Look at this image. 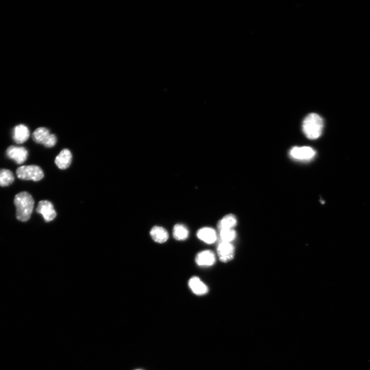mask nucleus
<instances>
[{
    "instance_id": "f3484780",
    "label": "nucleus",
    "mask_w": 370,
    "mask_h": 370,
    "mask_svg": "<svg viewBox=\"0 0 370 370\" xmlns=\"http://www.w3.org/2000/svg\"><path fill=\"white\" fill-rule=\"evenodd\" d=\"M15 180L13 172L6 169L0 170V186L7 187L12 184Z\"/></svg>"
},
{
    "instance_id": "dca6fc26",
    "label": "nucleus",
    "mask_w": 370,
    "mask_h": 370,
    "mask_svg": "<svg viewBox=\"0 0 370 370\" xmlns=\"http://www.w3.org/2000/svg\"><path fill=\"white\" fill-rule=\"evenodd\" d=\"M189 230L183 224H177L174 227L173 235L174 238L177 241H184L189 237Z\"/></svg>"
},
{
    "instance_id": "f03ea898",
    "label": "nucleus",
    "mask_w": 370,
    "mask_h": 370,
    "mask_svg": "<svg viewBox=\"0 0 370 370\" xmlns=\"http://www.w3.org/2000/svg\"><path fill=\"white\" fill-rule=\"evenodd\" d=\"M324 127L322 118L316 114L307 115L302 123V129L310 140H316L321 135Z\"/></svg>"
},
{
    "instance_id": "9d476101",
    "label": "nucleus",
    "mask_w": 370,
    "mask_h": 370,
    "mask_svg": "<svg viewBox=\"0 0 370 370\" xmlns=\"http://www.w3.org/2000/svg\"><path fill=\"white\" fill-rule=\"evenodd\" d=\"M188 285L193 292L198 296L204 295L209 291L208 286L196 276L190 279Z\"/></svg>"
},
{
    "instance_id": "9b49d317",
    "label": "nucleus",
    "mask_w": 370,
    "mask_h": 370,
    "mask_svg": "<svg viewBox=\"0 0 370 370\" xmlns=\"http://www.w3.org/2000/svg\"><path fill=\"white\" fill-rule=\"evenodd\" d=\"M72 161V155L71 151L67 149L62 150L56 157L55 163L59 169L66 170L69 168Z\"/></svg>"
},
{
    "instance_id": "2eb2a0df",
    "label": "nucleus",
    "mask_w": 370,
    "mask_h": 370,
    "mask_svg": "<svg viewBox=\"0 0 370 370\" xmlns=\"http://www.w3.org/2000/svg\"><path fill=\"white\" fill-rule=\"evenodd\" d=\"M237 219L232 214H228L224 217L218 224V228L220 230L223 229H233L237 225Z\"/></svg>"
},
{
    "instance_id": "7ed1b4c3",
    "label": "nucleus",
    "mask_w": 370,
    "mask_h": 370,
    "mask_svg": "<svg viewBox=\"0 0 370 370\" xmlns=\"http://www.w3.org/2000/svg\"><path fill=\"white\" fill-rule=\"evenodd\" d=\"M16 174L19 179L22 180H31L37 182L41 180L44 177V173L41 168L37 165L21 166L18 168Z\"/></svg>"
},
{
    "instance_id": "6ab92c4d",
    "label": "nucleus",
    "mask_w": 370,
    "mask_h": 370,
    "mask_svg": "<svg viewBox=\"0 0 370 370\" xmlns=\"http://www.w3.org/2000/svg\"><path fill=\"white\" fill-rule=\"evenodd\" d=\"M141 370V369H137V370Z\"/></svg>"
},
{
    "instance_id": "1a4fd4ad",
    "label": "nucleus",
    "mask_w": 370,
    "mask_h": 370,
    "mask_svg": "<svg viewBox=\"0 0 370 370\" xmlns=\"http://www.w3.org/2000/svg\"><path fill=\"white\" fill-rule=\"evenodd\" d=\"M195 261L199 266H211L216 263V257L214 252L206 250L199 253L196 256Z\"/></svg>"
},
{
    "instance_id": "0eeeda50",
    "label": "nucleus",
    "mask_w": 370,
    "mask_h": 370,
    "mask_svg": "<svg viewBox=\"0 0 370 370\" xmlns=\"http://www.w3.org/2000/svg\"><path fill=\"white\" fill-rule=\"evenodd\" d=\"M217 253L222 262L228 263L234 258V247L231 243L221 242L218 246Z\"/></svg>"
},
{
    "instance_id": "4468645a",
    "label": "nucleus",
    "mask_w": 370,
    "mask_h": 370,
    "mask_svg": "<svg viewBox=\"0 0 370 370\" xmlns=\"http://www.w3.org/2000/svg\"><path fill=\"white\" fill-rule=\"evenodd\" d=\"M150 234L153 240L156 243H164L169 239V233L161 227H154L151 229Z\"/></svg>"
},
{
    "instance_id": "20e7f679",
    "label": "nucleus",
    "mask_w": 370,
    "mask_h": 370,
    "mask_svg": "<svg viewBox=\"0 0 370 370\" xmlns=\"http://www.w3.org/2000/svg\"><path fill=\"white\" fill-rule=\"evenodd\" d=\"M33 141L43 144L47 148H52L57 143V138L50 133L46 128L40 127L33 132L32 136Z\"/></svg>"
},
{
    "instance_id": "f257e3e1",
    "label": "nucleus",
    "mask_w": 370,
    "mask_h": 370,
    "mask_svg": "<svg viewBox=\"0 0 370 370\" xmlns=\"http://www.w3.org/2000/svg\"><path fill=\"white\" fill-rule=\"evenodd\" d=\"M14 204L17 219L22 222L28 221L34 206V200L32 196L26 192L20 193L15 197Z\"/></svg>"
},
{
    "instance_id": "423d86ee",
    "label": "nucleus",
    "mask_w": 370,
    "mask_h": 370,
    "mask_svg": "<svg viewBox=\"0 0 370 370\" xmlns=\"http://www.w3.org/2000/svg\"><path fill=\"white\" fill-rule=\"evenodd\" d=\"M6 154L9 159L13 160L19 165L24 163L28 155L26 148L23 147L14 146V145H11L7 148Z\"/></svg>"
},
{
    "instance_id": "a211bd4d",
    "label": "nucleus",
    "mask_w": 370,
    "mask_h": 370,
    "mask_svg": "<svg viewBox=\"0 0 370 370\" xmlns=\"http://www.w3.org/2000/svg\"><path fill=\"white\" fill-rule=\"evenodd\" d=\"M237 233L234 229H223L220 230V237L223 242L231 243L235 238Z\"/></svg>"
},
{
    "instance_id": "39448f33",
    "label": "nucleus",
    "mask_w": 370,
    "mask_h": 370,
    "mask_svg": "<svg viewBox=\"0 0 370 370\" xmlns=\"http://www.w3.org/2000/svg\"><path fill=\"white\" fill-rule=\"evenodd\" d=\"M316 151L311 147H295L289 151V155L291 158L297 161H309L314 158Z\"/></svg>"
},
{
    "instance_id": "f8f14e48",
    "label": "nucleus",
    "mask_w": 370,
    "mask_h": 370,
    "mask_svg": "<svg viewBox=\"0 0 370 370\" xmlns=\"http://www.w3.org/2000/svg\"><path fill=\"white\" fill-rule=\"evenodd\" d=\"M30 135L28 128L25 125L20 124L15 127L13 130V139L18 144L25 142Z\"/></svg>"
},
{
    "instance_id": "ddd939ff",
    "label": "nucleus",
    "mask_w": 370,
    "mask_h": 370,
    "mask_svg": "<svg viewBox=\"0 0 370 370\" xmlns=\"http://www.w3.org/2000/svg\"><path fill=\"white\" fill-rule=\"evenodd\" d=\"M197 237L200 240L209 244L214 243L217 239L216 230L211 228H203L199 229Z\"/></svg>"
},
{
    "instance_id": "6e6552de",
    "label": "nucleus",
    "mask_w": 370,
    "mask_h": 370,
    "mask_svg": "<svg viewBox=\"0 0 370 370\" xmlns=\"http://www.w3.org/2000/svg\"><path fill=\"white\" fill-rule=\"evenodd\" d=\"M36 211L43 216L45 221L47 222L54 220L57 216V213H56L53 204L49 200L40 201L38 203Z\"/></svg>"
}]
</instances>
